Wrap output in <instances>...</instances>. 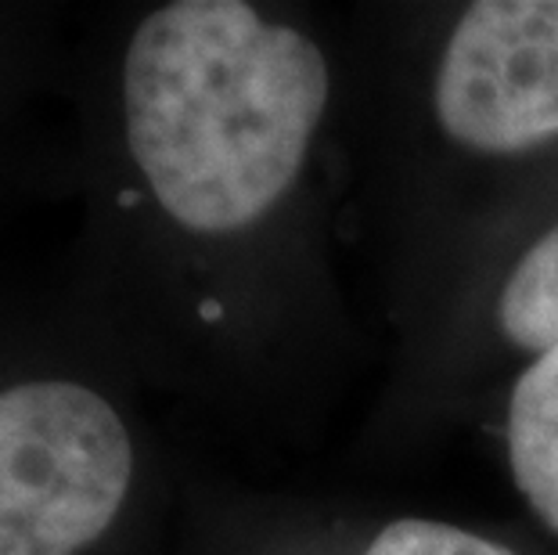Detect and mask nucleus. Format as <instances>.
Wrapping results in <instances>:
<instances>
[{
	"instance_id": "20e7f679",
	"label": "nucleus",
	"mask_w": 558,
	"mask_h": 555,
	"mask_svg": "<svg viewBox=\"0 0 558 555\" xmlns=\"http://www.w3.org/2000/svg\"><path fill=\"white\" fill-rule=\"evenodd\" d=\"M505 436L522 502L558 534V342L519 375L508 400Z\"/></svg>"
},
{
	"instance_id": "7ed1b4c3",
	"label": "nucleus",
	"mask_w": 558,
	"mask_h": 555,
	"mask_svg": "<svg viewBox=\"0 0 558 555\" xmlns=\"http://www.w3.org/2000/svg\"><path fill=\"white\" fill-rule=\"evenodd\" d=\"M454 145L515 156L558 141V0H480L454 22L433 76Z\"/></svg>"
},
{
	"instance_id": "423d86ee",
	"label": "nucleus",
	"mask_w": 558,
	"mask_h": 555,
	"mask_svg": "<svg viewBox=\"0 0 558 555\" xmlns=\"http://www.w3.org/2000/svg\"><path fill=\"white\" fill-rule=\"evenodd\" d=\"M364 555H515L501 541H490L476 530L436 523V519H397L372 538Z\"/></svg>"
},
{
	"instance_id": "39448f33",
	"label": "nucleus",
	"mask_w": 558,
	"mask_h": 555,
	"mask_svg": "<svg viewBox=\"0 0 558 555\" xmlns=\"http://www.w3.org/2000/svg\"><path fill=\"white\" fill-rule=\"evenodd\" d=\"M497 325L512 347L530 353L558 342V224L519 256L497 297Z\"/></svg>"
},
{
	"instance_id": "f257e3e1",
	"label": "nucleus",
	"mask_w": 558,
	"mask_h": 555,
	"mask_svg": "<svg viewBox=\"0 0 558 555\" xmlns=\"http://www.w3.org/2000/svg\"><path fill=\"white\" fill-rule=\"evenodd\" d=\"M328 94V58L303 29L242 0H173L126 47V145L181 228L228 234L292 188Z\"/></svg>"
},
{
	"instance_id": "f03ea898",
	"label": "nucleus",
	"mask_w": 558,
	"mask_h": 555,
	"mask_svg": "<svg viewBox=\"0 0 558 555\" xmlns=\"http://www.w3.org/2000/svg\"><path fill=\"white\" fill-rule=\"evenodd\" d=\"M134 447L116 408L80 383L0 394V555H76L123 509Z\"/></svg>"
}]
</instances>
